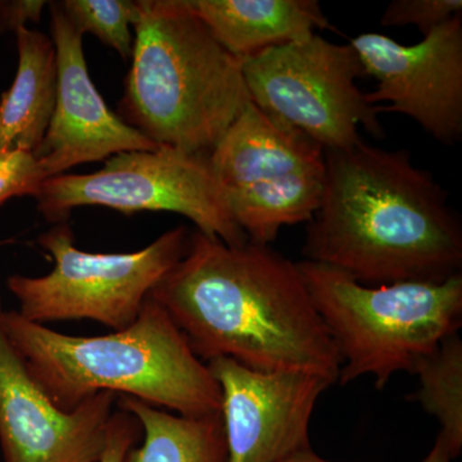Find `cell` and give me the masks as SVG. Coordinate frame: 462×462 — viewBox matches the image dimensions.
Listing matches in <instances>:
<instances>
[{
	"label": "cell",
	"mask_w": 462,
	"mask_h": 462,
	"mask_svg": "<svg viewBox=\"0 0 462 462\" xmlns=\"http://www.w3.org/2000/svg\"><path fill=\"white\" fill-rule=\"evenodd\" d=\"M189 236L187 227L178 226L139 251L93 254L76 247L69 224H57L38 239L53 258V270L39 278L9 276L7 288L26 320L42 325L91 320L123 330L138 319L152 291L184 257Z\"/></svg>",
	"instance_id": "obj_7"
},
{
	"label": "cell",
	"mask_w": 462,
	"mask_h": 462,
	"mask_svg": "<svg viewBox=\"0 0 462 462\" xmlns=\"http://www.w3.org/2000/svg\"><path fill=\"white\" fill-rule=\"evenodd\" d=\"M47 180L29 151H0V206L14 197H38Z\"/></svg>",
	"instance_id": "obj_20"
},
{
	"label": "cell",
	"mask_w": 462,
	"mask_h": 462,
	"mask_svg": "<svg viewBox=\"0 0 462 462\" xmlns=\"http://www.w3.org/2000/svg\"><path fill=\"white\" fill-rule=\"evenodd\" d=\"M320 206L302 254L369 287L461 273L462 226L448 194L407 149L364 141L325 151Z\"/></svg>",
	"instance_id": "obj_2"
},
{
	"label": "cell",
	"mask_w": 462,
	"mask_h": 462,
	"mask_svg": "<svg viewBox=\"0 0 462 462\" xmlns=\"http://www.w3.org/2000/svg\"><path fill=\"white\" fill-rule=\"evenodd\" d=\"M420 388L407 400L439 421L443 438L452 458L462 451V340L458 333L446 337L431 354L416 365Z\"/></svg>",
	"instance_id": "obj_17"
},
{
	"label": "cell",
	"mask_w": 462,
	"mask_h": 462,
	"mask_svg": "<svg viewBox=\"0 0 462 462\" xmlns=\"http://www.w3.org/2000/svg\"><path fill=\"white\" fill-rule=\"evenodd\" d=\"M132 67L118 116L156 143L208 156L251 103L242 60L187 0H138Z\"/></svg>",
	"instance_id": "obj_4"
},
{
	"label": "cell",
	"mask_w": 462,
	"mask_h": 462,
	"mask_svg": "<svg viewBox=\"0 0 462 462\" xmlns=\"http://www.w3.org/2000/svg\"><path fill=\"white\" fill-rule=\"evenodd\" d=\"M51 14L57 57L56 107L44 138L32 152L45 178L124 152L158 148L106 105L88 71L84 33L69 20L60 3H51Z\"/></svg>",
	"instance_id": "obj_13"
},
{
	"label": "cell",
	"mask_w": 462,
	"mask_h": 462,
	"mask_svg": "<svg viewBox=\"0 0 462 462\" xmlns=\"http://www.w3.org/2000/svg\"><path fill=\"white\" fill-rule=\"evenodd\" d=\"M60 3L79 32L94 33L124 60L132 58V27L138 17V0H65Z\"/></svg>",
	"instance_id": "obj_18"
},
{
	"label": "cell",
	"mask_w": 462,
	"mask_h": 462,
	"mask_svg": "<svg viewBox=\"0 0 462 462\" xmlns=\"http://www.w3.org/2000/svg\"><path fill=\"white\" fill-rule=\"evenodd\" d=\"M278 462H336L327 460V458L321 457L316 454L312 447L310 448L300 449V451L293 452V454L285 456L282 460Z\"/></svg>",
	"instance_id": "obj_24"
},
{
	"label": "cell",
	"mask_w": 462,
	"mask_h": 462,
	"mask_svg": "<svg viewBox=\"0 0 462 462\" xmlns=\"http://www.w3.org/2000/svg\"><path fill=\"white\" fill-rule=\"evenodd\" d=\"M203 363L226 357L257 372L338 382L342 360L297 263L270 245H227L199 231L152 291Z\"/></svg>",
	"instance_id": "obj_1"
},
{
	"label": "cell",
	"mask_w": 462,
	"mask_h": 462,
	"mask_svg": "<svg viewBox=\"0 0 462 462\" xmlns=\"http://www.w3.org/2000/svg\"><path fill=\"white\" fill-rule=\"evenodd\" d=\"M242 72L254 106L324 151L363 141L360 126L375 138L385 136L376 106L358 89L357 80L367 75L351 44L314 33L243 60Z\"/></svg>",
	"instance_id": "obj_9"
},
{
	"label": "cell",
	"mask_w": 462,
	"mask_h": 462,
	"mask_svg": "<svg viewBox=\"0 0 462 462\" xmlns=\"http://www.w3.org/2000/svg\"><path fill=\"white\" fill-rule=\"evenodd\" d=\"M116 406L135 416L143 431L142 445L134 446L124 462H227L221 413L182 416L124 396Z\"/></svg>",
	"instance_id": "obj_16"
},
{
	"label": "cell",
	"mask_w": 462,
	"mask_h": 462,
	"mask_svg": "<svg viewBox=\"0 0 462 462\" xmlns=\"http://www.w3.org/2000/svg\"><path fill=\"white\" fill-rule=\"evenodd\" d=\"M142 433L138 419L116 406L99 462H124L127 452L141 439Z\"/></svg>",
	"instance_id": "obj_21"
},
{
	"label": "cell",
	"mask_w": 462,
	"mask_h": 462,
	"mask_svg": "<svg viewBox=\"0 0 462 462\" xmlns=\"http://www.w3.org/2000/svg\"><path fill=\"white\" fill-rule=\"evenodd\" d=\"M0 5H2V2H0Z\"/></svg>",
	"instance_id": "obj_25"
},
{
	"label": "cell",
	"mask_w": 462,
	"mask_h": 462,
	"mask_svg": "<svg viewBox=\"0 0 462 462\" xmlns=\"http://www.w3.org/2000/svg\"><path fill=\"white\" fill-rule=\"evenodd\" d=\"M5 334L32 378L63 411L111 392L182 416L221 413L220 385L184 334L148 298L138 319L123 330L69 336L3 310Z\"/></svg>",
	"instance_id": "obj_3"
},
{
	"label": "cell",
	"mask_w": 462,
	"mask_h": 462,
	"mask_svg": "<svg viewBox=\"0 0 462 462\" xmlns=\"http://www.w3.org/2000/svg\"><path fill=\"white\" fill-rule=\"evenodd\" d=\"M349 44L366 75L378 81L365 98L379 115L407 116L445 145L461 141L462 14L416 44H400L378 32L361 33Z\"/></svg>",
	"instance_id": "obj_10"
},
{
	"label": "cell",
	"mask_w": 462,
	"mask_h": 462,
	"mask_svg": "<svg viewBox=\"0 0 462 462\" xmlns=\"http://www.w3.org/2000/svg\"><path fill=\"white\" fill-rule=\"evenodd\" d=\"M16 35V78L0 98V151L33 152L56 107V48L50 36L26 26L18 27Z\"/></svg>",
	"instance_id": "obj_15"
},
{
	"label": "cell",
	"mask_w": 462,
	"mask_h": 462,
	"mask_svg": "<svg viewBox=\"0 0 462 462\" xmlns=\"http://www.w3.org/2000/svg\"><path fill=\"white\" fill-rule=\"evenodd\" d=\"M36 200L42 217L56 225L67 223L76 207L102 206L125 215L172 212L227 245L248 242L208 156L170 147L116 154L98 172L48 178Z\"/></svg>",
	"instance_id": "obj_8"
},
{
	"label": "cell",
	"mask_w": 462,
	"mask_h": 462,
	"mask_svg": "<svg viewBox=\"0 0 462 462\" xmlns=\"http://www.w3.org/2000/svg\"><path fill=\"white\" fill-rule=\"evenodd\" d=\"M207 365L220 385L227 462H278L311 447L312 413L331 380L306 372H257L226 357Z\"/></svg>",
	"instance_id": "obj_11"
},
{
	"label": "cell",
	"mask_w": 462,
	"mask_h": 462,
	"mask_svg": "<svg viewBox=\"0 0 462 462\" xmlns=\"http://www.w3.org/2000/svg\"><path fill=\"white\" fill-rule=\"evenodd\" d=\"M208 162L249 242L270 245L282 227L309 223L320 206L324 148L252 102Z\"/></svg>",
	"instance_id": "obj_6"
},
{
	"label": "cell",
	"mask_w": 462,
	"mask_h": 462,
	"mask_svg": "<svg viewBox=\"0 0 462 462\" xmlns=\"http://www.w3.org/2000/svg\"><path fill=\"white\" fill-rule=\"evenodd\" d=\"M216 42L238 60L333 29L318 0H187Z\"/></svg>",
	"instance_id": "obj_14"
},
{
	"label": "cell",
	"mask_w": 462,
	"mask_h": 462,
	"mask_svg": "<svg viewBox=\"0 0 462 462\" xmlns=\"http://www.w3.org/2000/svg\"><path fill=\"white\" fill-rule=\"evenodd\" d=\"M0 297V448L5 462H99L117 396L102 392L63 411L5 334Z\"/></svg>",
	"instance_id": "obj_12"
},
{
	"label": "cell",
	"mask_w": 462,
	"mask_h": 462,
	"mask_svg": "<svg viewBox=\"0 0 462 462\" xmlns=\"http://www.w3.org/2000/svg\"><path fill=\"white\" fill-rule=\"evenodd\" d=\"M451 454H449L448 447H447L443 438L438 434L434 446L431 447L430 454L421 462H452Z\"/></svg>",
	"instance_id": "obj_23"
},
{
	"label": "cell",
	"mask_w": 462,
	"mask_h": 462,
	"mask_svg": "<svg viewBox=\"0 0 462 462\" xmlns=\"http://www.w3.org/2000/svg\"><path fill=\"white\" fill-rule=\"evenodd\" d=\"M310 297L338 349L339 384L373 376L376 389L415 373L462 324V273L443 282L369 287L327 264L297 263Z\"/></svg>",
	"instance_id": "obj_5"
},
{
	"label": "cell",
	"mask_w": 462,
	"mask_h": 462,
	"mask_svg": "<svg viewBox=\"0 0 462 462\" xmlns=\"http://www.w3.org/2000/svg\"><path fill=\"white\" fill-rule=\"evenodd\" d=\"M47 3L42 0H17V2H2L0 8V32L16 30L25 26L27 21L38 23L42 8Z\"/></svg>",
	"instance_id": "obj_22"
},
{
	"label": "cell",
	"mask_w": 462,
	"mask_h": 462,
	"mask_svg": "<svg viewBox=\"0 0 462 462\" xmlns=\"http://www.w3.org/2000/svg\"><path fill=\"white\" fill-rule=\"evenodd\" d=\"M462 14L461 0H393L380 18L384 27H418L427 35L437 26Z\"/></svg>",
	"instance_id": "obj_19"
}]
</instances>
